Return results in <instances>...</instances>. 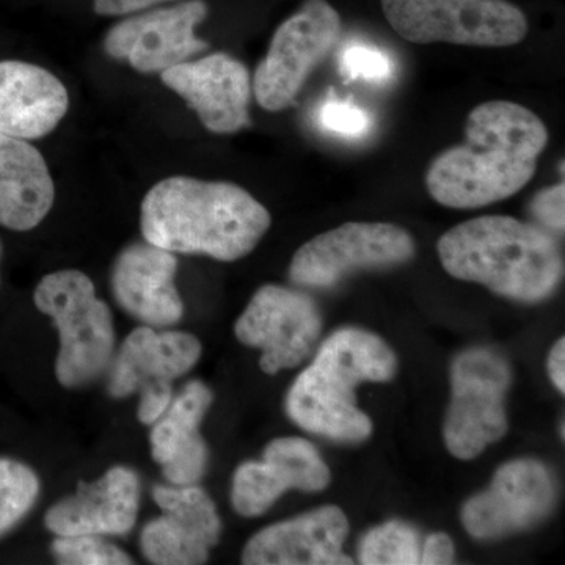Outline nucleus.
<instances>
[{
	"label": "nucleus",
	"instance_id": "nucleus-1",
	"mask_svg": "<svg viewBox=\"0 0 565 565\" xmlns=\"http://www.w3.org/2000/svg\"><path fill=\"white\" fill-rule=\"evenodd\" d=\"M546 143L545 122L522 104H479L468 115L463 143L430 163L427 191L455 210L503 202L533 180Z\"/></svg>",
	"mask_w": 565,
	"mask_h": 565
},
{
	"label": "nucleus",
	"instance_id": "nucleus-2",
	"mask_svg": "<svg viewBox=\"0 0 565 565\" xmlns=\"http://www.w3.org/2000/svg\"><path fill=\"white\" fill-rule=\"evenodd\" d=\"M269 211L233 182L172 177L145 195V241L172 253L237 262L269 232Z\"/></svg>",
	"mask_w": 565,
	"mask_h": 565
},
{
	"label": "nucleus",
	"instance_id": "nucleus-3",
	"mask_svg": "<svg viewBox=\"0 0 565 565\" xmlns=\"http://www.w3.org/2000/svg\"><path fill=\"white\" fill-rule=\"evenodd\" d=\"M446 273L498 296L541 302L564 277V259L548 233L508 215H484L449 230L437 244Z\"/></svg>",
	"mask_w": 565,
	"mask_h": 565
},
{
	"label": "nucleus",
	"instance_id": "nucleus-4",
	"mask_svg": "<svg viewBox=\"0 0 565 565\" xmlns=\"http://www.w3.org/2000/svg\"><path fill=\"white\" fill-rule=\"evenodd\" d=\"M396 371V355L377 334L338 330L294 381L286 414L307 433L340 444H362L373 434V422L356 407L355 388L363 382L392 381Z\"/></svg>",
	"mask_w": 565,
	"mask_h": 565
},
{
	"label": "nucleus",
	"instance_id": "nucleus-5",
	"mask_svg": "<svg viewBox=\"0 0 565 565\" xmlns=\"http://www.w3.org/2000/svg\"><path fill=\"white\" fill-rule=\"evenodd\" d=\"M33 300L61 337L55 362L58 384L79 388L102 377L114 359V318L90 278L74 269L52 273L41 278Z\"/></svg>",
	"mask_w": 565,
	"mask_h": 565
},
{
	"label": "nucleus",
	"instance_id": "nucleus-6",
	"mask_svg": "<svg viewBox=\"0 0 565 565\" xmlns=\"http://www.w3.org/2000/svg\"><path fill=\"white\" fill-rule=\"evenodd\" d=\"M397 35L416 44L508 47L527 35L525 13L508 0H381Z\"/></svg>",
	"mask_w": 565,
	"mask_h": 565
},
{
	"label": "nucleus",
	"instance_id": "nucleus-7",
	"mask_svg": "<svg viewBox=\"0 0 565 565\" xmlns=\"http://www.w3.org/2000/svg\"><path fill=\"white\" fill-rule=\"evenodd\" d=\"M511 382L508 360L493 349H468L456 356L444 437L457 459H475L508 433L505 394Z\"/></svg>",
	"mask_w": 565,
	"mask_h": 565
},
{
	"label": "nucleus",
	"instance_id": "nucleus-8",
	"mask_svg": "<svg viewBox=\"0 0 565 565\" xmlns=\"http://www.w3.org/2000/svg\"><path fill=\"white\" fill-rule=\"evenodd\" d=\"M343 21L327 0H305L281 22L252 82L256 102L269 111L285 110L319 63L341 39Z\"/></svg>",
	"mask_w": 565,
	"mask_h": 565
},
{
	"label": "nucleus",
	"instance_id": "nucleus-9",
	"mask_svg": "<svg viewBox=\"0 0 565 565\" xmlns=\"http://www.w3.org/2000/svg\"><path fill=\"white\" fill-rule=\"evenodd\" d=\"M415 241L393 223L349 222L303 244L289 266L292 282L332 288L360 270L388 269L411 262Z\"/></svg>",
	"mask_w": 565,
	"mask_h": 565
},
{
	"label": "nucleus",
	"instance_id": "nucleus-10",
	"mask_svg": "<svg viewBox=\"0 0 565 565\" xmlns=\"http://www.w3.org/2000/svg\"><path fill=\"white\" fill-rule=\"evenodd\" d=\"M321 330L322 318L315 300L277 285L259 288L234 326L241 343L262 349L259 366L270 375L305 362Z\"/></svg>",
	"mask_w": 565,
	"mask_h": 565
},
{
	"label": "nucleus",
	"instance_id": "nucleus-11",
	"mask_svg": "<svg viewBox=\"0 0 565 565\" xmlns=\"http://www.w3.org/2000/svg\"><path fill=\"white\" fill-rule=\"evenodd\" d=\"M556 497L555 478L544 463L512 460L498 468L489 489L465 503L460 516L471 537L494 541L544 522Z\"/></svg>",
	"mask_w": 565,
	"mask_h": 565
},
{
	"label": "nucleus",
	"instance_id": "nucleus-12",
	"mask_svg": "<svg viewBox=\"0 0 565 565\" xmlns=\"http://www.w3.org/2000/svg\"><path fill=\"white\" fill-rule=\"evenodd\" d=\"M207 17L203 0L134 14L107 32L104 50L139 73H162L207 50L195 29Z\"/></svg>",
	"mask_w": 565,
	"mask_h": 565
},
{
	"label": "nucleus",
	"instance_id": "nucleus-13",
	"mask_svg": "<svg viewBox=\"0 0 565 565\" xmlns=\"http://www.w3.org/2000/svg\"><path fill=\"white\" fill-rule=\"evenodd\" d=\"M152 498L162 515L141 530L143 556L159 565L206 563L222 533L221 516L210 494L199 484H170L156 486Z\"/></svg>",
	"mask_w": 565,
	"mask_h": 565
},
{
	"label": "nucleus",
	"instance_id": "nucleus-14",
	"mask_svg": "<svg viewBox=\"0 0 565 565\" xmlns=\"http://www.w3.org/2000/svg\"><path fill=\"white\" fill-rule=\"evenodd\" d=\"M329 467L318 449L300 437L275 438L263 460H248L233 476L232 503L237 514H266L288 490L321 492L330 484Z\"/></svg>",
	"mask_w": 565,
	"mask_h": 565
},
{
	"label": "nucleus",
	"instance_id": "nucleus-15",
	"mask_svg": "<svg viewBox=\"0 0 565 565\" xmlns=\"http://www.w3.org/2000/svg\"><path fill=\"white\" fill-rule=\"evenodd\" d=\"M161 79L196 111L207 131L234 134L250 125V73L232 55L218 52L180 63L162 71Z\"/></svg>",
	"mask_w": 565,
	"mask_h": 565
},
{
	"label": "nucleus",
	"instance_id": "nucleus-16",
	"mask_svg": "<svg viewBox=\"0 0 565 565\" xmlns=\"http://www.w3.org/2000/svg\"><path fill=\"white\" fill-rule=\"evenodd\" d=\"M178 259L174 253L147 243L128 245L111 269L115 302L125 313L152 329H167L184 315L174 286Z\"/></svg>",
	"mask_w": 565,
	"mask_h": 565
},
{
	"label": "nucleus",
	"instance_id": "nucleus-17",
	"mask_svg": "<svg viewBox=\"0 0 565 565\" xmlns=\"http://www.w3.org/2000/svg\"><path fill=\"white\" fill-rule=\"evenodd\" d=\"M140 481L128 467H114L93 482H79L76 493L63 498L44 515L55 535H126L136 526Z\"/></svg>",
	"mask_w": 565,
	"mask_h": 565
},
{
	"label": "nucleus",
	"instance_id": "nucleus-18",
	"mask_svg": "<svg viewBox=\"0 0 565 565\" xmlns=\"http://www.w3.org/2000/svg\"><path fill=\"white\" fill-rule=\"evenodd\" d=\"M349 522L337 505L264 527L245 545L247 565H351L343 553Z\"/></svg>",
	"mask_w": 565,
	"mask_h": 565
},
{
	"label": "nucleus",
	"instance_id": "nucleus-19",
	"mask_svg": "<svg viewBox=\"0 0 565 565\" xmlns=\"http://www.w3.org/2000/svg\"><path fill=\"white\" fill-rule=\"evenodd\" d=\"M202 352V343L191 333L141 326L111 359L107 390L115 399H125L145 386L173 384L199 363Z\"/></svg>",
	"mask_w": 565,
	"mask_h": 565
},
{
	"label": "nucleus",
	"instance_id": "nucleus-20",
	"mask_svg": "<svg viewBox=\"0 0 565 565\" xmlns=\"http://www.w3.org/2000/svg\"><path fill=\"white\" fill-rule=\"evenodd\" d=\"M214 394L203 382H189L166 414L154 424L150 435L151 455L162 467L163 478L172 486H195L206 473V441L200 434L204 416Z\"/></svg>",
	"mask_w": 565,
	"mask_h": 565
},
{
	"label": "nucleus",
	"instance_id": "nucleus-21",
	"mask_svg": "<svg viewBox=\"0 0 565 565\" xmlns=\"http://www.w3.org/2000/svg\"><path fill=\"white\" fill-rule=\"evenodd\" d=\"M65 85L33 63L0 62V134L35 140L57 128L68 111Z\"/></svg>",
	"mask_w": 565,
	"mask_h": 565
},
{
	"label": "nucleus",
	"instance_id": "nucleus-22",
	"mask_svg": "<svg viewBox=\"0 0 565 565\" xmlns=\"http://www.w3.org/2000/svg\"><path fill=\"white\" fill-rule=\"evenodd\" d=\"M54 200L43 154L29 141L0 134V225L29 232L50 214Z\"/></svg>",
	"mask_w": 565,
	"mask_h": 565
},
{
	"label": "nucleus",
	"instance_id": "nucleus-23",
	"mask_svg": "<svg viewBox=\"0 0 565 565\" xmlns=\"http://www.w3.org/2000/svg\"><path fill=\"white\" fill-rule=\"evenodd\" d=\"M40 489V478L29 465L0 457V537L32 511Z\"/></svg>",
	"mask_w": 565,
	"mask_h": 565
},
{
	"label": "nucleus",
	"instance_id": "nucleus-24",
	"mask_svg": "<svg viewBox=\"0 0 565 565\" xmlns=\"http://www.w3.org/2000/svg\"><path fill=\"white\" fill-rule=\"evenodd\" d=\"M419 555L418 533L397 520L371 530L359 546V559L364 565H415Z\"/></svg>",
	"mask_w": 565,
	"mask_h": 565
},
{
	"label": "nucleus",
	"instance_id": "nucleus-25",
	"mask_svg": "<svg viewBox=\"0 0 565 565\" xmlns=\"http://www.w3.org/2000/svg\"><path fill=\"white\" fill-rule=\"evenodd\" d=\"M52 555L58 564L65 565H128L134 564L126 555L103 535H57L52 542Z\"/></svg>",
	"mask_w": 565,
	"mask_h": 565
},
{
	"label": "nucleus",
	"instance_id": "nucleus-26",
	"mask_svg": "<svg viewBox=\"0 0 565 565\" xmlns=\"http://www.w3.org/2000/svg\"><path fill=\"white\" fill-rule=\"evenodd\" d=\"M340 71L348 81L384 82L392 77L393 63L377 47L353 44L341 55Z\"/></svg>",
	"mask_w": 565,
	"mask_h": 565
},
{
	"label": "nucleus",
	"instance_id": "nucleus-27",
	"mask_svg": "<svg viewBox=\"0 0 565 565\" xmlns=\"http://www.w3.org/2000/svg\"><path fill=\"white\" fill-rule=\"evenodd\" d=\"M318 121L326 131L341 137H362L370 131L373 120L370 114L356 104L330 99L319 109Z\"/></svg>",
	"mask_w": 565,
	"mask_h": 565
},
{
	"label": "nucleus",
	"instance_id": "nucleus-28",
	"mask_svg": "<svg viewBox=\"0 0 565 565\" xmlns=\"http://www.w3.org/2000/svg\"><path fill=\"white\" fill-rule=\"evenodd\" d=\"M531 211L542 225L553 232L563 233L565 226V185H552V188L544 189L534 196Z\"/></svg>",
	"mask_w": 565,
	"mask_h": 565
},
{
	"label": "nucleus",
	"instance_id": "nucleus-29",
	"mask_svg": "<svg viewBox=\"0 0 565 565\" xmlns=\"http://www.w3.org/2000/svg\"><path fill=\"white\" fill-rule=\"evenodd\" d=\"M140 404L137 416L140 423L152 426L163 414L173 401L172 384H158L145 386L140 390Z\"/></svg>",
	"mask_w": 565,
	"mask_h": 565
},
{
	"label": "nucleus",
	"instance_id": "nucleus-30",
	"mask_svg": "<svg viewBox=\"0 0 565 565\" xmlns=\"http://www.w3.org/2000/svg\"><path fill=\"white\" fill-rule=\"evenodd\" d=\"M456 550L451 539L444 533L430 534L422 546L419 564L445 565L455 563Z\"/></svg>",
	"mask_w": 565,
	"mask_h": 565
},
{
	"label": "nucleus",
	"instance_id": "nucleus-31",
	"mask_svg": "<svg viewBox=\"0 0 565 565\" xmlns=\"http://www.w3.org/2000/svg\"><path fill=\"white\" fill-rule=\"evenodd\" d=\"M166 2H173V0H95V11L102 17H122V14L137 13Z\"/></svg>",
	"mask_w": 565,
	"mask_h": 565
},
{
	"label": "nucleus",
	"instance_id": "nucleus-32",
	"mask_svg": "<svg viewBox=\"0 0 565 565\" xmlns=\"http://www.w3.org/2000/svg\"><path fill=\"white\" fill-rule=\"evenodd\" d=\"M548 374L561 393H565V340L561 338L548 355Z\"/></svg>",
	"mask_w": 565,
	"mask_h": 565
},
{
	"label": "nucleus",
	"instance_id": "nucleus-33",
	"mask_svg": "<svg viewBox=\"0 0 565 565\" xmlns=\"http://www.w3.org/2000/svg\"><path fill=\"white\" fill-rule=\"evenodd\" d=\"M3 248L2 243H0V263H2Z\"/></svg>",
	"mask_w": 565,
	"mask_h": 565
}]
</instances>
